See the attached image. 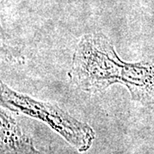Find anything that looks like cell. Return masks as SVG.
<instances>
[{
    "instance_id": "cell-3",
    "label": "cell",
    "mask_w": 154,
    "mask_h": 154,
    "mask_svg": "<svg viewBox=\"0 0 154 154\" xmlns=\"http://www.w3.org/2000/svg\"><path fill=\"white\" fill-rule=\"evenodd\" d=\"M1 154H41L12 116L1 113Z\"/></svg>"
},
{
    "instance_id": "cell-2",
    "label": "cell",
    "mask_w": 154,
    "mask_h": 154,
    "mask_svg": "<svg viewBox=\"0 0 154 154\" xmlns=\"http://www.w3.org/2000/svg\"><path fill=\"white\" fill-rule=\"evenodd\" d=\"M3 96L10 107L46 122L79 152L87 151L93 143L94 132L91 127L74 119L53 105L41 104L11 92L5 87Z\"/></svg>"
},
{
    "instance_id": "cell-1",
    "label": "cell",
    "mask_w": 154,
    "mask_h": 154,
    "mask_svg": "<svg viewBox=\"0 0 154 154\" xmlns=\"http://www.w3.org/2000/svg\"><path fill=\"white\" fill-rule=\"evenodd\" d=\"M79 82L88 90H99L110 83H126L134 97L154 99V69L146 64H125L119 60L107 39L87 37L75 58Z\"/></svg>"
}]
</instances>
